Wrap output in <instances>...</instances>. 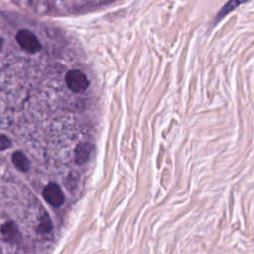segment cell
Masks as SVG:
<instances>
[{"mask_svg": "<svg viewBox=\"0 0 254 254\" xmlns=\"http://www.w3.org/2000/svg\"><path fill=\"white\" fill-rule=\"evenodd\" d=\"M65 83L67 87L76 93L85 91L89 86L87 75L80 69H71L65 75Z\"/></svg>", "mask_w": 254, "mask_h": 254, "instance_id": "1", "label": "cell"}, {"mask_svg": "<svg viewBox=\"0 0 254 254\" xmlns=\"http://www.w3.org/2000/svg\"><path fill=\"white\" fill-rule=\"evenodd\" d=\"M12 162L14 166L22 172H27L30 169L29 159L20 151H17L12 155Z\"/></svg>", "mask_w": 254, "mask_h": 254, "instance_id": "7", "label": "cell"}, {"mask_svg": "<svg viewBox=\"0 0 254 254\" xmlns=\"http://www.w3.org/2000/svg\"><path fill=\"white\" fill-rule=\"evenodd\" d=\"M250 0H228L222 7L221 9L218 11V13L215 16V20L214 23H218L219 21H221L223 18H225L228 14H230L231 12H233L234 10H236L240 5L245 4L247 2H249Z\"/></svg>", "mask_w": 254, "mask_h": 254, "instance_id": "4", "label": "cell"}, {"mask_svg": "<svg viewBox=\"0 0 254 254\" xmlns=\"http://www.w3.org/2000/svg\"><path fill=\"white\" fill-rule=\"evenodd\" d=\"M43 196L49 204L55 207H59L64 202V195L61 188L54 183H50L45 187L43 190Z\"/></svg>", "mask_w": 254, "mask_h": 254, "instance_id": "3", "label": "cell"}, {"mask_svg": "<svg viewBox=\"0 0 254 254\" xmlns=\"http://www.w3.org/2000/svg\"><path fill=\"white\" fill-rule=\"evenodd\" d=\"M92 147L88 143H80L75 149V162L79 165L84 164L88 161L91 154Z\"/></svg>", "mask_w": 254, "mask_h": 254, "instance_id": "6", "label": "cell"}, {"mask_svg": "<svg viewBox=\"0 0 254 254\" xmlns=\"http://www.w3.org/2000/svg\"><path fill=\"white\" fill-rule=\"evenodd\" d=\"M11 145H12V143H11L10 139L7 138L5 135H2L1 136V150L4 151V150L10 148Z\"/></svg>", "mask_w": 254, "mask_h": 254, "instance_id": "9", "label": "cell"}, {"mask_svg": "<svg viewBox=\"0 0 254 254\" xmlns=\"http://www.w3.org/2000/svg\"><path fill=\"white\" fill-rule=\"evenodd\" d=\"M1 233L3 239L7 241H12L16 242L18 238L20 237V232L17 228V226L13 222H7L2 225L1 228Z\"/></svg>", "mask_w": 254, "mask_h": 254, "instance_id": "5", "label": "cell"}, {"mask_svg": "<svg viewBox=\"0 0 254 254\" xmlns=\"http://www.w3.org/2000/svg\"><path fill=\"white\" fill-rule=\"evenodd\" d=\"M16 40L20 47L28 53L39 52L42 48L37 35L28 29H21L16 34Z\"/></svg>", "mask_w": 254, "mask_h": 254, "instance_id": "2", "label": "cell"}, {"mask_svg": "<svg viewBox=\"0 0 254 254\" xmlns=\"http://www.w3.org/2000/svg\"><path fill=\"white\" fill-rule=\"evenodd\" d=\"M39 229L42 232H49L52 229V223L49 216L46 215L44 218H42V221L39 225Z\"/></svg>", "mask_w": 254, "mask_h": 254, "instance_id": "8", "label": "cell"}]
</instances>
